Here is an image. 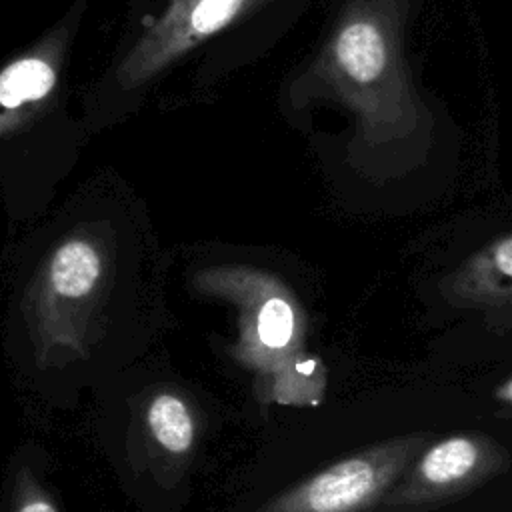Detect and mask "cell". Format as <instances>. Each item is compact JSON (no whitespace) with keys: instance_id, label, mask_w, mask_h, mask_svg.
I'll use <instances>...</instances> for the list:
<instances>
[{"instance_id":"2","label":"cell","mask_w":512,"mask_h":512,"mask_svg":"<svg viewBox=\"0 0 512 512\" xmlns=\"http://www.w3.org/2000/svg\"><path fill=\"white\" fill-rule=\"evenodd\" d=\"M506 454L484 434H454L426 444L384 498L390 512L452 500L498 474Z\"/></svg>"},{"instance_id":"8","label":"cell","mask_w":512,"mask_h":512,"mask_svg":"<svg viewBox=\"0 0 512 512\" xmlns=\"http://www.w3.org/2000/svg\"><path fill=\"white\" fill-rule=\"evenodd\" d=\"M258 336L272 350L286 348L294 336V310L284 298H268L258 312Z\"/></svg>"},{"instance_id":"3","label":"cell","mask_w":512,"mask_h":512,"mask_svg":"<svg viewBox=\"0 0 512 512\" xmlns=\"http://www.w3.org/2000/svg\"><path fill=\"white\" fill-rule=\"evenodd\" d=\"M450 298L468 306L512 302V234L474 252L448 278Z\"/></svg>"},{"instance_id":"7","label":"cell","mask_w":512,"mask_h":512,"mask_svg":"<svg viewBox=\"0 0 512 512\" xmlns=\"http://www.w3.org/2000/svg\"><path fill=\"white\" fill-rule=\"evenodd\" d=\"M148 426L154 440L170 454H184L194 442V420L182 398L162 392L148 406Z\"/></svg>"},{"instance_id":"1","label":"cell","mask_w":512,"mask_h":512,"mask_svg":"<svg viewBox=\"0 0 512 512\" xmlns=\"http://www.w3.org/2000/svg\"><path fill=\"white\" fill-rule=\"evenodd\" d=\"M426 444V434H410L370 446L306 478L262 512H366L384 502Z\"/></svg>"},{"instance_id":"9","label":"cell","mask_w":512,"mask_h":512,"mask_svg":"<svg viewBox=\"0 0 512 512\" xmlns=\"http://www.w3.org/2000/svg\"><path fill=\"white\" fill-rule=\"evenodd\" d=\"M16 512H58V510L42 494H32L26 500H22V504L18 506Z\"/></svg>"},{"instance_id":"5","label":"cell","mask_w":512,"mask_h":512,"mask_svg":"<svg viewBox=\"0 0 512 512\" xmlns=\"http://www.w3.org/2000/svg\"><path fill=\"white\" fill-rule=\"evenodd\" d=\"M102 274V258L94 244L84 238L62 242L48 264V286L54 294L76 300L88 296Z\"/></svg>"},{"instance_id":"6","label":"cell","mask_w":512,"mask_h":512,"mask_svg":"<svg viewBox=\"0 0 512 512\" xmlns=\"http://www.w3.org/2000/svg\"><path fill=\"white\" fill-rule=\"evenodd\" d=\"M56 86L54 66L40 56H22L0 70V108L18 110L40 102Z\"/></svg>"},{"instance_id":"4","label":"cell","mask_w":512,"mask_h":512,"mask_svg":"<svg viewBox=\"0 0 512 512\" xmlns=\"http://www.w3.org/2000/svg\"><path fill=\"white\" fill-rule=\"evenodd\" d=\"M338 68L354 82H374L386 66V38L376 20L368 16L348 18L332 46Z\"/></svg>"},{"instance_id":"10","label":"cell","mask_w":512,"mask_h":512,"mask_svg":"<svg viewBox=\"0 0 512 512\" xmlns=\"http://www.w3.org/2000/svg\"><path fill=\"white\" fill-rule=\"evenodd\" d=\"M494 396L502 402H508L512 404V378H508L504 384H500L496 390H494Z\"/></svg>"}]
</instances>
